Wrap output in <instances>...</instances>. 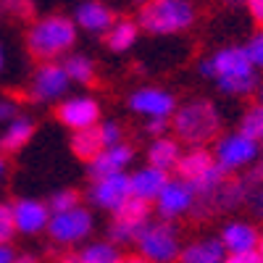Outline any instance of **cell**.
Wrapping results in <instances>:
<instances>
[{
    "label": "cell",
    "mask_w": 263,
    "mask_h": 263,
    "mask_svg": "<svg viewBox=\"0 0 263 263\" xmlns=\"http://www.w3.org/2000/svg\"><path fill=\"white\" fill-rule=\"evenodd\" d=\"M6 13L21 18V21H29L34 16V0H0Z\"/></svg>",
    "instance_id": "obj_29"
},
{
    "label": "cell",
    "mask_w": 263,
    "mask_h": 263,
    "mask_svg": "<svg viewBox=\"0 0 263 263\" xmlns=\"http://www.w3.org/2000/svg\"><path fill=\"white\" fill-rule=\"evenodd\" d=\"M16 234V224H13V211L11 205L0 203V245L11 242V237Z\"/></svg>",
    "instance_id": "obj_30"
},
{
    "label": "cell",
    "mask_w": 263,
    "mask_h": 263,
    "mask_svg": "<svg viewBox=\"0 0 263 263\" xmlns=\"http://www.w3.org/2000/svg\"><path fill=\"white\" fill-rule=\"evenodd\" d=\"M197 18L192 0H145L140 8V27L150 34L187 32Z\"/></svg>",
    "instance_id": "obj_3"
},
{
    "label": "cell",
    "mask_w": 263,
    "mask_h": 263,
    "mask_svg": "<svg viewBox=\"0 0 263 263\" xmlns=\"http://www.w3.org/2000/svg\"><path fill=\"white\" fill-rule=\"evenodd\" d=\"M168 182V174L161 171V168H145V171H137L135 177H129V187H132V195L135 197H142V200H156L161 195V190L166 187Z\"/></svg>",
    "instance_id": "obj_17"
},
{
    "label": "cell",
    "mask_w": 263,
    "mask_h": 263,
    "mask_svg": "<svg viewBox=\"0 0 263 263\" xmlns=\"http://www.w3.org/2000/svg\"><path fill=\"white\" fill-rule=\"evenodd\" d=\"M77 42L74 21L66 16H48L40 18L27 32V50L32 53L34 61L50 63L66 50H71Z\"/></svg>",
    "instance_id": "obj_1"
},
{
    "label": "cell",
    "mask_w": 263,
    "mask_h": 263,
    "mask_svg": "<svg viewBox=\"0 0 263 263\" xmlns=\"http://www.w3.org/2000/svg\"><path fill=\"white\" fill-rule=\"evenodd\" d=\"M63 69L66 74H69V79H77L87 87H98L100 79H98V69H95V63L90 58H84V55H69L63 63Z\"/></svg>",
    "instance_id": "obj_25"
},
{
    "label": "cell",
    "mask_w": 263,
    "mask_h": 263,
    "mask_svg": "<svg viewBox=\"0 0 263 263\" xmlns=\"http://www.w3.org/2000/svg\"><path fill=\"white\" fill-rule=\"evenodd\" d=\"M79 263H116V250L108 242H98L79 253Z\"/></svg>",
    "instance_id": "obj_27"
},
{
    "label": "cell",
    "mask_w": 263,
    "mask_h": 263,
    "mask_svg": "<svg viewBox=\"0 0 263 263\" xmlns=\"http://www.w3.org/2000/svg\"><path fill=\"white\" fill-rule=\"evenodd\" d=\"M224 263H263V260L255 250H250V253H232Z\"/></svg>",
    "instance_id": "obj_34"
},
{
    "label": "cell",
    "mask_w": 263,
    "mask_h": 263,
    "mask_svg": "<svg viewBox=\"0 0 263 263\" xmlns=\"http://www.w3.org/2000/svg\"><path fill=\"white\" fill-rule=\"evenodd\" d=\"M168 129V121H166V116H156V119H153L150 124H147V132H150V135H163V132Z\"/></svg>",
    "instance_id": "obj_37"
},
{
    "label": "cell",
    "mask_w": 263,
    "mask_h": 263,
    "mask_svg": "<svg viewBox=\"0 0 263 263\" xmlns=\"http://www.w3.org/2000/svg\"><path fill=\"white\" fill-rule=\"evenodd\" d=\"M116 263H153V260H150V258H145V255L132 253V255H121V258H116Z\"/></svg>",
    "instance_id": "obj_38"
},
{
    "label": "cell",
    "mask_w": 263,
    "mask_h": 263,
    "mask_svg": "<svg viewBox=\"0 0 263 263\" xmlns=\"http://www.w3.org/2000/svg\"><path fill=\"white\" fill-rule=\"evenodd\" d=\"M132 156H135V147H132V145H121V142L114 145V147H108V150H103L95 161H90V177L98 182V179L108 177V174L121 171V166H126L132 161Z\"/></svg>",
    "instance_id": "obj_15"
},
{
    "label": "cell",
    "mask_w": 263,
    "mask_h": 263,
    "mask_svg": "<svg viewBox=\"0 0 263 263\" xmlns=\"http://www.w3.org/2000/svg\"><path fill=\"white\" fill-rule=\"evenodd\" d=\"M221 3H227V6H239L242 0H221Z\"/></svg>",
    "instance_id": "obj_43"
},
{
    "label": "cell",
    "mask_w": 263,
    "mask_h": 263,
    "mask_svg": "<svg viewBox=\"0 0 263 263\" xmlns=\"http://www.w3.org/2000/svg\"><path fill=\"white\" fill-rule=\"evenodd\" d=\"M200 74H203V77H213V63H211V61H203V63H200Z\"/></svg>",
    "instance_id": "obj_41"
},
{
    "label": "cell",
    "mask_w": 263,
    "mask_h": 263,
    "mask_svg": "<svg viewBox=\"0 0 263 263\" xmlns=\"http://www.w3.org/2000/svg\"><path fill=\"white\" fill-rule=\"evenodd\" d=\"M13 211V224L16 232H24V234H37L48 227L50 221V211L48 205H42L37 200H16L11 205Z\"/></svg>",
    "instance_id": "obj_11"
},
{
    "label": "cell",
    "mask_w": 263,
    "mask_h": 263,
    "mask_svg": "<svg viewBox=\"0 0 263 263\" xmlns=\"http://www.w3.org/2000/svg\"><path fill=\"white\" fill-rule=\"evenodd\" d=\"M3 168H6V166H3V158H0V177H3Z\"/></svg>",
    "instance_id": "obj_46"
},
{
    "label": "cell",
    "mask_w": 263,
    "mask_h": 263,
    "mask_svg": "<svg viewBox=\"0 0 263 263\" xmlns=\"http://www.w3.org/2000/svg\"><path fill=\"white\" fill-rule=\"evenodd\" d=\"M171 129L182 142H187L192 147H200V145L218 137V132H221V116H218L213 103L192 100L174 114Z\"/></svg>",
    "instance_id": "obj_2"
},
{
    "label": "cell",
    "mask_w": 263,
    "mask_h": 263,
    "mask_svg": "<svg viewBox=\"0 0 263 263\" xmlns=\"http://www.w3.org/2000/svg\"><path fill=\"white\" fill-rule=\"evenodd\" d=\"M66 87H69V74H66L63 66H58L55 61L40 63V69L34 74V84H32V90H29L27 98L34 100V103L53 100V98L66 92Z\"/></svg>",
    "instance_id": "obj_7"
},
{
    "label": "cell",
    "mask_w": 263,
    "mask_h": 263,
    "mask_svg": "<svg viewBox=\"0 0 263 263\" xmlns=\"http://www.w3.org/2000/svg\"><path fill=\"white\" fill-rule=\"evenodd\" d=\"M13 263H40L34 255H21V258H13Z\"/></svg>",
    "instance_id": "obj_42"
},
{
    "label": "cell",
    "mask_w": 263,
    "mask_h": 263,
    "mask_svg": "<svg viewBox=\"0 0 263 263\" xmlns=\"http://www.w3.org/2000/svg\"><path fill=\"white\" fill-rule=\"evenodd\" d=\"M6 16V11H3V6H0V18H3Z\"/></svg>",
    "instance_id": "obj_47"
},
{
    "label": "cell",
    "mask_w": 263,
    "mask_h": 263,
    "mask_svg": "<svg viewBox=\"0 0 263 263\" xmlns=\"http://www.w3.org/2000/svg\"><path fill=\"white\" fill-rule=\"evenodd\" d=\"M0 263H13V253L6 245H0Z\"/></svg>",
    "instance_id": "obj_40"
},
{
    "label": "cell",
    "mask_w": 263,
    "mask_h": 263,
    "mask_svg": "<svg viewBox=\"0 0 263 263\" xmlns=\"http://www.w3.org/2000/svg\"><path fill=\"white\" fill-rule=\"evenodd\" d=\"M216 166V161H213V153L211 150H205V147H192L187 156H179V161H177V174L187 182V184H192V182H197L203 177V174H208L211 168Z\"/></svg>",
    "instance_id": "obj_16"
},
{
    "label": "cell",
    "mask_w": 263,
    "mask_h": 263,
    "mask_svg": "<svg viewBox=\"0 0 263 263\" xmlns=\"http://www.w3.org/2000/svg\"><path fill=\"white\" fill-rule=\"evenodd\" d=\"M55 119L61 124H66L69 129H87V126H95L100 119V105L92 98H74V100H66L55 108Z\"/></svg>",
    "instance_id": "obj_8"
},
{
    "label": "cell",
    "mask_w": 263,
    "mask_h": 263,
    "mask_svg": "<svg viewBox=\"0 0 263 263\" xmlns=\"http://www.w3.org/2000/svg\"><path fill=\"white\" fill-rule=\"evenodd\" d=\"M105 150L103 145V135H100V126H87V129H77L74 137H71V153L79 161H95L100 153Z\"/></svg>",
    "instance_id": "obj_18"
},
{
    "label": "cell",
    "mask_w": 263,
    "mask_h": 263,
    "mask_svg": "<svg viewBox=\"0 0 263 263\" xmlns=\"http://www.w3.org/2000/svg\"><path fill=\"white\" fill-rule=\"evenodd\" d=\"M245 53H248V58H250L253 66H263V34H258V37L250 40V45L245 48Z\"/></svg>",
    "instance_id": "obj_32"
},
{
    "label": "cell",
    "mask_w": 263,
    "mask_h": 263,
    "mask_svg": "<svg viewBox=\"0 0 263 263\" xmlns=\"http://www.w3.org/2000/svg\"><path fill=\"white\" fill-rule=\"evenodd\" d=\"M90 227H92V218L82 208L66 211V213H53V221H48L50 237L55 239V242H63V245L79 242L82 237L90 234Z\"/></svg>",
    "instance_id": "obj_6"
},
{
    "label": "cell",
    "mask_w": 263,
    "mask_h": 263,
    "mask_svg": "<svg viewBox=\"0 0 263 263\" xmlns=\"http://www.w3.org/2000/svg\"><path fill=\"white\" fill-rule=\"evenodd\" d=\"M77 24L87 32L105 34L116 24V18H114V11L108 6H103L100 0H87V3H82L79 11H77Z\"/></svg>",
    "instance_id": "obj_14"
},
{
    "label": "cell",
    "mask_w": 263,
    "mask_h": 263,
    "mask_svg": "<svg viewBox=\"0 0 263 263\" xmlns=\"http://www.w3.org/2000/svg\"><path fill=\"white\" fill-rule=\"evenodd\" d=\"M260 242V234L250 224H229L221 232V245L229 248L232 253H250Z\"/></svg>",
    "instance_id": "obj_20"
},
{
    "label": "cell",
    "mask_w": 263,
    "mask_h": 263,
    "mask_svg": "<svg viewBox=\"0 0 263 263\" xmlns=\"http://www.w3.org/2000/svg\"><path fill=\"white\" fill-rule=\"evenodd\" d=\"M32 135H34V124H32L29 119L16 116V119L6 126L3 137H0V153H3V156H13V153H18L21 147L32 140Z\"/></svg>",
    "instance_id": "obj_19"
},
{
    "label": "cell",
    "mask_w": 263,
    "mask_h": 263,
    "mask_svg": "<svg viewBox=\"0 0 263 263\" xmlns=\"http://www.w3.org/2000/svg\"><path fill=\"white\" fill-rule=\"evenodd\" d=\"M216 158H218V166L227 171L248 166L255 158V142L248 140L245 135H232L216 145Z\"/></svg>",
    "instance_id": "obj_10"
},
{
    "label": "cell",
    "mask_w": 263,
    "mask_h": 263,
    "mask_svg": "<svg viewBox=\"0 0 263 263\" xmlns=\"http://www.w3.org/2000/svg\"><path fill=\"white\" fill-rule=\"evenodd\" d=\"M239 135H245L253 142L263 140V103L248 105V111L242 114V121H239Z\"/></svg>",
    "instance_id": "obj_26"
},
{
    "label": "cell",
    "mask_w": 263,
    "mask_h": 263,
    "mask_svg": "<svg viewBox=\"0 0 263 263\" xmlns=\"http://www.w3.org/2000/svg\"><path fill=\"white\" fill-rule=\"evenodd\" d=\"M13 116H18V105L16 100H0V121H13Z\"/></svg>",
    "instance_id": "obj_33"
},
{
    "label": "cell",
    "mask_w": 263,
    "mask_h": 263,
    "mask_svg": "<svg viewBox=\"0 0 263 263\" xmlns=\"http://www.w3.org/2000/svg\"><path fill=\"white\" fill-rule=\"evenodd\" d=\"M79 200H82V192L79 190H63L58 195H53V200H50V208L53 213H66V211H74L79 208Z\"/></svg>",
    "instance_id": "obj_28"
},
{
    "label": "cell",
    "mask_w": 263,
    "mask_h": 263,
    "mask_svg": "<svg viewBox=\"0 0 263 263\" xmlns=\"http://www.w3.org/2000/svg\"><path fill=\"white\" fill-rule=\"evenodd\" d=\"M100 135H103V145H105V147H114V145L121 142L124 129H121L119 124H103V126H100Z\"/></svg>",
    "instance_id": "obj_31"
},
{
    "label": "cell",
    "mask_w": 263,
    "mask_h": 263,
    "mask_svg": "<svg viewBox=\"0 0 263 263\" xmlns=\"http://www.w3.org/2000/svg\"><path fill=\"white\" fill-rule=\"evenodd\" d=\"M129 105L135 108L137 114H147V116H168L174 111V98L166 90H153V87H145V90H137L129 98Z\"/></svg>",
    "instance_id": "obj_12"
},
{
    "label": "cell",
    "mask_w": 263,
    "mask_h": 263,
    "mask_svg": "<svg viewBox=\"0 0 263 263\" xmlns=\"http://www.w3.org/2000/svg\"><path fill=\"white\" fill-rule=\"evenodd\" d=\"M55 263H79V255L77 253H63L55 258Z\"/></svg>",
    "instance_id": "obj_39"
},
{
    "label": "cell",
    "mask_w": 263,
    "mask_h": 263,
    "mask_svg": "<svg viewBox=\"0 0 263 263\" xmlns=\"http://www.w3.org/2000/svg\"><path fill=\"white\" fill-rule=\"evenodd\" d=\"M192 200H195V195H192L187 182H171L168 179L166 187L158 195V208H161V213L166 218H171V216H179V213L190 211Z\"/></svg>",
    "instance_id": "obj_13"
},
{
    "label": "cell",
    "mask_w": 263,
    "mask_h": 263,
    "mask_svg": "<svg viewBox=\"0 0 263 263\" xmlns=\"http://www.w3.org/2000/svg\"><path fill=\"white\" fill-rule=\"evenodd\" d=\"M147 161L153 168H161V171H168L177 166L179 161V145L174 140H158L153 142L150 150H147Z\"/></svg>",
    "instance_id": "obj_24"
},
{
    "label": "cell",
    "mask_w": 263,
    "mask_h": 263,
    "mask_svg": "<svg viewBox=\"0 0 263 263\" xmlns=\"http://www.w3.org/2000/svg\"><path fill=\"white\" fill-rule=\"evenodd\" d=\"M132 195V187H129V177L121 171L116 174H108V177L98 179L90 190V197H92V203L103 205V208H111L116 211L126 197Z\"/></svg>",
    "instance_id": "obj_9"
},
{
    "label": "cell",
    "mask_w": 263,
    "mask_h": 263,
    "mask_svg": "<svg viewBox=\"0 0 263 263\" xmlns=\"http://www.w3.org/2000/svg\"><path fill=\"white\" fill-rule=\"evenodd\" d=\"M135 40H137V24L135 21H129V18H119L116 24L105 32V45L121 53V50H129L132 45H135Z\"/></svg>",
    "instance_id": "obj_23"
},
{
    "label": "cell",
    "mask_w": 263,
    "mask_h": 263,
    "mask_svg": "<svg viewBox=\"0 0 263 263\" xmlns=\"http://www.w3.org/2000/svg\"><path fill=\"white\" fill-rule=\"evenodd\" d=\"M250 213L255 216V218H263V190H255V192H250Z\"/></svg>",
    "instance_id": "obj_35"
},
{
    "label": "cell",
    "mask_w": 263,
    "mask_h": 263,
    "mask_svg": "<svg viewBox=\"0 0 263 263\" xmlns=\"http://www.w3.org/2000/svg\"><path fill=\"white\" fill-rule=\"evenodd\" d=\"M147 216H150V200H142V197L129 195L126 200L114 211V221L142 227V224H147Z\"/></svg>",
    "instance_id": "obj_22"
},
{
    "label": "cell",
    "mask_w": 263,
    "mask_h": 263,
    "mask_svg": "<svg viewBox=\"0 0 263 263\" xmlns=\"http://www.w3.org/2000/svg\"><path fill=\"white\" fill-rule=\"evenodd\" d=\"M0 69H3V48H0Z\"/></svg>",
    "instance_id": "obj_45"
},
{
    "label": "cell",
    "mask_w": 263,
    "mask_h": 263,
    "mask_svg": "<svg viewBox=\"0 0 263 263\" xmlns=\"http://www.w3.org/2000/svg\"><path fill=\"white\" fill-rule=\"evenodd\" d=\"M213 77L218 79V87L229 95H248L255 87L253 63L242 48H224L213 58Z\"/></svg>",
    "instance_id": "obj_4"
},
{
    "label": "cell",
    "mask_w": 263,
    "mask_h": 263,
    "mask_svg": "<svg viewBox=\"0 0 263 263\" xmlns=\"http://www.w3.org/2000/svg\"><path fill=\"white\" fill-rule=\"evenodd\" d=\"M260 163H263V161H260Z\"/></svg>",
    "instance_id": "obj_48"
},
{
    "label": "cell",
    "mask_w": 263,
    "mask_h": 263,
    "mask_svg": "<svg viewBox=\"0 0 263 263\" xmlns=\"http://www.w3.org/2000/svg\"><path fill=\"white\" fill-rule=\"evenodd\" d=\"M224 245L221 239H203L179 253V263H221Z\"/></svg>",
    "instance_id": "obj_21"
},
{
    "label": "cell",
    "mask_w": 263,
    "mask_h": 263,
    "mask_svg": "<svg viewBox=\"0 0 263 263\" xmlns=\"http://www.w3.org/2000/svg\"><path fill=\"white\" fill-rule=\"evenodd\" d=\"M137 242L142 255L153 263H171L179 258V237L171 224H145Z\"/></svg>",
    "instance_id": "obj_5"
},
{
    "label": "cell",
    "mask_w": 263,
    "mask_h": 263,
    "mask_svg": "<svg viewBox=\"0 0 263 263\" xmlns=\"http://www.w3.org/2000/svg\"><path fill=\"white\" fill-rule=\"evenodd\" d=\"M245 3H248V11H250L253 21L258 27H263V0H245Z\"/></svg>",
    "instance_id": "obj_36"
},
{
    "label": "cell",
    "mask_w": 263,
    "mask_h": 263,
    "mask_svg": "<svg viewBox=\"0 0 263 263\" xmlns=\"http://www.w3.org/2000/svg\"><path fill=\"white\" fill-rule=\"evenodd\" d=\"M258 245H260V260H263V237H260V242H258Z\"/></svg>",
    "instance_id": "obj_44"
}]
</instances>
